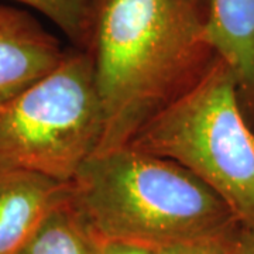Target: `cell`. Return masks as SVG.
<instances>
[{
  "mask_svg": "<svg viewBox=\"0 0 254 254\" xmlns=\"http://www.w3.org/2000/svg\"><path fill=\"white\" fill-rule=\"evenodd\" d=\"M68 190L92 233L105 240L158 249L237 222L188 170L130 145L92 155Z\"/></svg>",
  "mask_w": 254,
  "mask_h": 254,
  "instance_id": "7a4b0ae2",
  "label": "cell"
},
{
  "mask_svg": "<svg viewBox=\"0 0 254 254\" xmlns=\"http://www.w3.org/2000/svg\"><path fill=\"white\" fill-rule=\"evenodd\" d=\"M82 50L93 63L103 115L96 153L126 147L215 61L208 0H91Z\"/></svg>",
  "mask_w": 254,
  "mask_h": 254,
  "instance_id": "6da1fadb",
  "label": "cell"
},
{
  "mask_svg": "<svg viewBox=\"0 0 254 254\" xmlns=\"http://www.w3.org/2000/svg\"><path fill=\"white\" fill-rule=\"evenodd\" d=\"M68 198V184L0 165V254H14L47 213Z\"/></svg>",
  "mask_w": 254,
  "mask_h": 254,
  "instance_id": "8992f818",
  "label": "cell"
},
{
  "mask_svg": "<svg viewBox=\"0 0 254 254\" xmlns=\"http://www.w3.org/2000/svg\"><path fill=\"white\" fill-rule=\"evenodd\" d=\"M233 254H254V227L242 225Z\"/></svg>",
  "mask_w": 254,
  "mask_h": 254,
  "instance_id": "7c38bea8",
  "label": "cell"
},
{
  "mask_svg": "<svg viewBox=\"0 0 254 254\" xmlns=\"http://www.w3.org/2000/svg\"><path fill=\"white\" fill-rule=\"evenodd\" d=\"M96 254H157V252L155 249L147 246L96 237Z\"/></svg>",
  "mask_w": 254,
  "mask_h": 254,
  "instance_id": "8fae6325",
  "label": "cell"
},
{
  "mask_svg": "<svg viewBox=\"0 0 254 254\" xmlns=\"http://www.w3.org/2000/svg\"><path fill=\"white\" fill-rule=\"evenodd\" d=\"M36 10L68 37L78 48H85L91 0H9Z\"/></svg>",
  "mask_w": 254,
  "mask_h": 254,
  "instance_id": "9c48e42d",
  "label": "cell"
},
{
  "mask_svg": "<svg viewBox=\"0 0 254 254\" xmlns=\"http://www.w3.org/2000/svg\"><path fill=\"white\" fill-rule=\"evenodd\" d=\"M208 40L254 106V0H208Z\"/></svg>",
  "mask_w": 254,
  "mask_h": 254,
  "instance_id": "52a82bcc",
  "label": "cell"
},
{
  "mask_svg": "<svg viewBox=\"0 0 254 254\" xmlns=\"http://www.w3.org/2000/svg\"><path fill=\"white\" fill-rule=\"evenodd\" d=\"M102 134L91 55L69 48L51 72L0 106V165L69 184Z\"/></svg>",
  "mask_w": 254,
  "mask_h": 254,
  "instance_id": "277c9868",
  "label": "cell"
},
{
  "mask_svg": "<svg viewBox=\"0 0 254 254\" xmlns=\"http://www.w3.org/2000/svg\"><path fill=\"white\" fill-rule=\"evenodd\" d=\"M128 145L180 164L226 203L240 225L254 227V131L236 78L219 57Z\"/></svg>",
  "mask_w": 254,
  "mask_h": 254,
  "instance_id": "3957f363",
  "label": "cell"
},
{
  "mask_svg": "<svg viewBox=\"0 0 254 254\" xmlns=\"http://www.w3.org/2000/svg\"><path fill=\"white\" fill-rule=\"evenodd\" d=\"M14 254H96V237L69 202V190Z\"/></svg>",
  "mask_w": 254,
  "mask_h": 254,
  "instance_id": "ba28073f",
  "label": "cell"
},
{
  "mask_svg": "<svg viewBox=\"0 0 254 254\" xmlns=\"http://www.w3.org/2000/svg\"><path fill=\"white\" fill-rule=\"evenodd\" d=\"M65 53L30 11L0 3V106L51 72Z\"/></svg>",
  "mask_w": 254,
  "mask_h": 254,
  "instance_id": "5b68a950",
  "label": "cell"
},
{
  "mask_svg": "<svg viewBox=\"0 0 254 254\" xmlns=\"http://www.w3.org/2000/svg\"><path fill=\"white\" fill-rule=\"evenodd\" d=\"M240 227L239 222H233L208 235L158 247L155 252L157 254H233Z\"/></svg>",
  "mask_w": 254,
  "mask_h": 254,
  "instance_id": "30bf717a",
  "label": "cell"
}]
</instances>
